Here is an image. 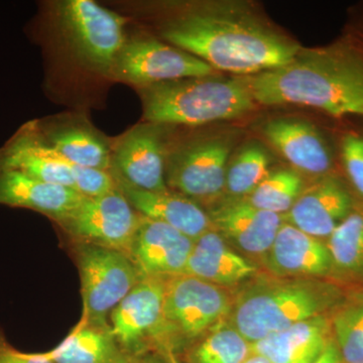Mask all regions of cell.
<instances>
[{"label":"cell","mask_w":363,"mask_h":363,"mask_svg":"<svg viewBox=\"0 0 363 363\" xmlns=\"http://www.w3.org/2000/svg\"><path fill=\"white\" fill-rule=\"evenodd\" d=\"M159 32L162 42L214 70L247 77L288 65L301 52L252 11L227 4L188 6L162 21Z\"/></svg>","instance_id":"1"},{"label":"cell","mask_w":363,"mask_h":363,"mask_svg":"<svg viewBox=\"0 0 363 363\" xmlns=\"http://www.w3.org/2000/svg\"><path fill=\"white\" fill-rule=\"evenodd\" d=\"M245 79L257 104L300 105L338 118L363 116V62L351 52L301 50L288 65Z\"/></svg>","instance_id":"2"},{"label":"cell","mask_w":363,"mask_h":363,"mask_svg":"<svg viewBox=\"0 0 363 363\" xmlns=\"http://www.w3.org/2000/svg\"><path fill=\"white\" fill-rule=\"evenodd\" d=\"M143 121L196 128L238 118L257 107L247 79L219 75L180 79L135 88Z\"/></svg>","instance_id":"3"},{"label":"cell","mask_w":363,"mask_h":363,"mask_svg":"<svg viewBox=\"0 0 363 363\" xmlns=\"http://www.w3.org/2000/svg\"><path fill=\"white\" fill-rule=\"evenodd\" d=\"M327 305L321 288L307 281L257 286L238 298L233 326L252 344L319 316Z\"/></svg>","instance_id":"4"},{"label":"cell","mask_w":363,"mask_h":363,"mask_svg":"<svg viewBox=\"0 0 363 363\" xmlns=\"http://www.w3.org/2000/svg\"><path fill=\"white\" fill-rule=\"evenodd\" d=\"M231 140L198 135L167 142L166 183L169 190L197 202L211 201L225 190ZM201 205V204H200Z\"/></svg>","instance_id":"5"},{"label":"cell","mask_w":363,"mask_h":363,"mask_svg":"<svg viewBox=\"0 0 363 363\" xmlns=\"http://www.w3.org/2000/svg\"><path fill=\"white\" fill-rule=\"evenodd\" d=\"M76 260L83 298L81 321L109 326L107 318L142 279L125 253L89 243H76Z\"/></svg>","instance_id":"6"},{"label":"cell","mask_w":363,"mask_h":363,"mask_svg":"<svg viewBox=\"0 0 363 363\" xmlns=\"http://www.w3.org/2000/svg\"><path fill=\"white\" fill-rule=\"evenodd\" d=\"M58 16L62 32L78 59L109 75L128 40V20L91 0L62 1Z\"/></svg>","instance_id":"7"},{"label":"cell","mask_w":363,"mask_h":363,"mask_svg":"<svg viewBox=\"0 0 363 363\" xmlns=\"http://www.w3.org/2000/svg\"><path fill=\"white\" fill-rule=\"evenodd\" d=\"M219 75L189 52L147 35H128L109 76L140 88L180 79Z\"/></svg>","instance_id":"8"},{"label":"cell","mask_w":363,"mask_h":363,"mask_svg":"<svg viewBox=\"0 0 363 363\" xmlns=\"http://www.w3.org/2000/svg\"><path fill=\"white\" fill-rule=\"evenodd\" d=\"M231 308L230 298L220 286L188 274L168 279L157 337L169 332L189 340L200 337L216 326Z\"/></svg>","instance_id":"9"},{"label":"cell","mask_w":363,"mask_h":363,"mask_svg":"<svg viewBox=\"0 0 363 363\" xmlns=\"http://www.w3.org/2000/svg\"><path fill=\"white\" fill-rule=\"evenodd\" d=\"M142 220V215L131 206L118 188L108 194L85 198L58 225L76 241L125 253Z\"/></svg>","instance_id":"10"},{"label":"cell","mask_w":363,"mask_h":363,"mask_svg":"<svg viewBox=\"0 0 363 363\" xmlns=\"http://www.w3.org/2000/svg\"><path fill=\"white\" fill-rule=\"evenodd\" d=\"M164 128L143 121L112 138L111 173L116 182L138 190H169Z\"/></svg>","instance_id":"11"},{"label":"cell","mask_w":363,"mask_h":363,"mask_svg":"<svg viewBox=\"0 0 363 363\" xmlns=\"http://www.w3.org/2000/svg\"><path fill=\"white\" fill-rule=\"evenodd\" d=\"M166 281L142 277L109 316L112 335L130 357L147 352V341L157 337L164 319Z\"/></svg>","instance_id":"12"},{"label":"cell","mask_w":363,"mask_h":363,"mask_svg":"<svg viewBox=\"0 0 363 363\" xmlns=\"http://www.w3.org/2000/svg\"><path fill=\"white\" fill-rule=\"evenodd\" d=\"M42 140L72 164L111 171L112 138L80 114H59L33 121Z\"/></svg>","instance_id":"13"},{"label":"cell","mask_w":363,"mask_h":363,"mask_svg":"<svg viewBox=\"0 0 363 363\" xmlns=\"http://www.w3.org/2000/svg\"><path fill=\"white\" fill-rule=\"evenodd\" d=\"M194 242L173 227L142 215L130 257L143 277L168 279L185 274Z\"/></svg>","instance_id":"14"},{"label":"cell","mask_w":363,"mask_h":363,"mask_svg":"<svg viewBox=\"0 0 363 363\" xmlns=\"http://www.w3.org/2000/svg\"><path fill=\"white\" fill-rule=\"evenodd\" d=\"M72 166L42 140L33 121L23 124L0 147V168L75 190Z\"/></svg>","instance_id":"15"},{"label":"cell","mask_w":363,"mask_h":363,"mask_svg":"<svg viewBox=\"0 0 363 363\" xmlns=\"http://www.w3.org/2000/svg\"><path fill=\"white\" fill-rule=\"evenodd\" d=\"M262 133L294 168L313 176L325 175L333 166L330 147L313 124L294 118L267 121Z\"/></svg>","instance_id":"16"},{"label":"cell","mask_w":363,"mask_h":363,"mask_svg":"<svg viewBox=\"0 0 363 363\" xmlns=\"http://www.w3.org/2000/svg\"><path fill=\"white\" fill-rule=\"evenodd\" d=\"M77 191L0 168V205L26 208L59 223L85 199Z\"/></svg>","instance_id":"17"},{"label":"cell","mask_w":363,"mask_h":363,"mask_svg":"<svg viewBox=\"0 0 363 363\" xmlns=\"http://www.w3.org/2000/svg\"><path fill=\"white\" fill-rule=\"evenodd\" d=\"M135 211L147 218L162 222L197 240L207 231L214 229L209 214L201 205L172 190H138L116 182Z\"/></svg>","instance_id":"18"},{"label":"cell","mask_w":363,"mask_h":363,"mask_svg":"<svg viewBox=\"0 0 363 363\" xmlns=\"http://www.w3.org/2000/svg\"><path fill=\"white\" fill-rule=\"evenodd\" d=\"M351 198L338 181L324 178L303 191L286 214L289 224L316 238H329L350 214Z\"/></svg>","instance_id":"19"},{"label":"cell","mask_w":363,"mask_h":363,"mask_svg":"<svg viewBox=\"0 0 363 363\" xmlns=\"http://www.w3.org/2000/svg\"><path fill=\"white\" fill-rule=\"evenodd\" d=\"M208 214L215 230L255 255L269 252L284 223L281 215L253 206L247 199L224 203Z\"/></svg>","instance_id":"20"},{"label":"cell","mask_w":363,"mask_h":363,"mask_svg":"<svg viewBox=\"0 0 363 363\" xmlns=\"http://www.w3.org/2000/svg\"><path fill=\"white\" fill-rule=\"evenodd\" d=\"M267 252V266L279 276H320L332 264L327 245L289 223L279 229Z\"/></svg>","instance_id":"21"},{"label":"cell","mask_w":363,"mask_h":363,"mask_svg":"<svg viewBox=\"0 0 363 363\" xmlns=\"http://www.w3.org/2000/svg\"><path fill=\"white\" fill-rule=\"evenodd\" d=\"M326 318H310L252 343V352L271 363H312L330 343Z\"/></svg>","instance_id":"22"},{"label":"cell","mask_w":363,"mask_h":363,"mask_svg":"<svg viewBox=\"0 0 363 363\" xmlns=\"http://www.w3.org/2000/svg\"><path fill=\"white\" fill-rule=\"evenodd\" d=\"M255 267L227 247L215 229L195 240L185 274L217 286L233 285L252 276Z\"/></svg>","instance_id":"23"},{"label":"cell","mask_w":363,"mask_h":363,"mask_svg":"<svg viewBox=\"0 0 363 363\" xmlns=\"http://www.w3.org/2000/svg\"><path fill=\"white\" fill-rule=\"evenodd\" d=\"M43 357L54 363H130V357L112 335L111 326L81 321L61 345Z\"/></svg>","instance_id":"24"},{"label":"cell","mask_w":363,"mask_h":363,"mask_svg":"<svg viewBox=\"0 0 363 363\" xmlns=\"http://www.w3.org/2000/svg\"><path fill=\"white\" fill-rule=\"evenodd\" d=\"M271 159L259 143H248L228 162L225 188L231 195L250 196L271 174Z\"/></svg>","instance_id":"25"},{"label":"cell","mask_w":363,"mask_h":363,"mask_svg":"<svg viewBox=\"0 0 363 363\" xmlns=\"http://www.w3.org/2000/svg\"><path fill=\"white\" fill-rule=\"evenodd\" d=\"M303 192V180L294 169H279L269 174L248 196L253 206L279 215L288 213Z\"/></svg>","instance_id":"26"},{"label":"cell","mask_w":363,"mask_h":363,"mask_svg":"<svg viewBox=\"0 0 363 363\" xmlns=\"http://www.w3.org/2000/svg\"><path fill=\"white\" fill-rule=\"evenodd\" d=\"M252 354V344L233 326L211 331L192 353L194 363H245Z\"/></svg>","instance_id":"27"},{"label":"cell","mask_w":363,"mask_h":363,"mask_svg":"<svg viewBox=\"0 0 363 363\" xmlns=\"http://www.w3.org/2000/svg\"><path fill=\"white\" fill-rule=\"evenodd\" d=\"M332 264L345 271H363V213H350L329 236Z\"/></svg>","instance_id":"28"},{"label":"cell","mask_w":363,"mask_h":363,"mask_svg":"<svg viewBox=\"0 0 363 363\" xmlns=\"http://www.w3.org/2000/svg\"><path fill=\"white\" fill-rule=\"evenodd\" d=\"M336 346L342 363H363V303L344 308L333 319Z\"/></svg>","instance_id":"29"},{"label":"cell","mask_w":363,"mask_h":363,"mask_svg":"<svg viewBox=\"0 0 363 363\" xmlns=\"http://www.w3.org/2000/svg\"><path fill=\"white\" fill-rule=\"evenodd\" d=\"M72 172L75 190L86 198L100 197L117 189L116 179L111 171L73 164Z\"/></svg>","instance_id":"30"},{"label":"cell","mask_w":363,"mask_h":363,"mask_svg":"<svg viewBox=\"0 0 363 363\" xmlns=\"http://www.w3.org/2000/svg\"><path fill=\"white\" fill-rule=\"evenodd\" d=\"M344 168L355 190L363 197V138L348 135L343 138Z\"/></svg>","instance_id":"31"},{"label":"cell","mask_w":363,"mask_h":363,"mask_svg":"<svg viewBox=\"0 0 363 363\" xmlns=\"http://www.w3.org/2000/svg\"><path fill=\"white\" fill-rule=\"evenodd\" d=\"M0 363H54L40 354H28L9 347L6 344L0 345Z\"/></svg>","instance_id":"32"},{"label":"cell","mask_w":363,"mask_h":363,"mask_svg":"<svg viewBox=\"0 0 363 363\" xmlns=\"http://www.w3.org/2000/svg\"><path fill=\"white\" fill-rule=\"evenodd\" d=\"M312 363H342L335 342L331 340L321 355Z\"/></svg>","instance_id":"33"},{"label":"cell","mask_w":363,"mask_h":363,"mask_svg":"<svg viewBox=\"0 0 363 363\" xmlns=\"http://www.w3.org/2000/svg\"><path fill=\"white\" fill-rule=\"evenodd\" d=\"M130 363H171L164 354V358L154 357V355L147 354V352L143 354L136 355V357H130Z\"/></svg>","instance_id":"34"},{"label":"cell","mask_w":363,"mask_h":363,"mask_svg":"<svg viewBox=\"0 0 363 363\" xmlns=\"http://www.w3.org/2000/svg\"><path fill=\"white\" fill-rule=\"evenodd\" d=\"M245 363H271L269 360L267 359L266 357H262V355L257 354V353H253L250 355V357L245 360Z\"/></svg>","instance_id":"35"},{"label":"cell","mask_w":363,"mask_h":363,"mask_svg":"<svg viewBox=\"0 0 363 363\" xmlns=\"http://www.w3.org/2000/svg\"><path fill=\"white\" fill-rule=\"evenodd\" d=\"M164 354H166V357L168 358L169 362L181 363L180 360L178 359V357H176L175 353L173 352V350H164Z\"/></svg>","instance_id":"36"}]
</instances>
